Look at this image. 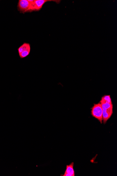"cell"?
Returning a JSON list of instances; mask_svg holds the SVG:
<instances>
[{
  "label": "cell",
  "instance_id": "obj_1",
  "mask_svg": "<svg viewBox=\"0 0 117 176\" xmlns=\"http://www.w3.org/2000/svg\"><path fill=\"white\" fill-rule=\"evenodd\" d=\"M55 2L57 4H59L61 1L59 0H34L31 3L30 8L26 12H30L33 11H39L41 9L43 6L47 2Z\"/></svg>",
  "mask_w": 117,
  "mask_h": 176
},
{
  "label": "cell",
  "instance_id": "obj_2",
  "mask_svg": "<svg viewBox=\"0 0 117 176\" xmlns=\"http://www.w3.org/2000/svg\"><path fill=\"white\" fill-rule=\"evenodd\" d=\"M91 109L92 116L97 119L102 124L103 120V109L101 103L99 102L97 104H94L91 108Z\"/></svg>",
  "mask_w": 117,
  "mask_h": 176
},
{
  "label": "cell",
  "instance_id": "obj_7",
  "mask_svg": "<svg viewBox=\"0 0 117 176\" xmlns=\"http://www.w3.org/2000/svg\"><path fill=\"white\" fill-rule=\"evenodd\" d=\"M100 101L105 102L111 103L112 102L111 96L110 95H105L101 98Z\"/></svg>",
  "mask_w": 117,
  "mask_h": 176
},
{
  "label": "cell",
  "instance_id": "obj_3",
  "mask_svg": "<svg viewBox=\"0 0 117 176\" xmlns=\"http://www.w3.org/2000/svg\"><path fill=\"white\" fill-rule=\"evenodd\" d=\"M19 57L24 58L28 56L31 52V46L28 43H24L18 49Z\"/></svg>",
  "mask_w": 117,
  "mask_h": 176
},
{
  "label": "cell",
  "instance_id": "obj_4",
  "mask_svg": "<svg viewBox=\"0 0 117 176\" xmlns=\"http://www.w3.org/2000/svg\"><path fill=\"white\" fill-rule=\"evenodd\" d=\"M34 0H19L18 3V10L21 13H26Z\"/></svg>",
  "mask_w": 117,
  "mask_h": 176
},
{
  "label": "cell",
  "instance_id": "obj_5",
  "mask_svg": "<svg viewBox=\"0 0 117 176\" xmlns=\"http://www.w3.org/2000/svg\"><path fill=\"white\" fill-rule=\"evenodd\" d=\"M113 113V109H103L102 119L104 124L110 118Z\"/></svg>",
  "mask_w": 117,
  "mask_h": 176
},
{
  "label": "cell",
  "instance_id": "obj_6",
  "mask_svg": "<svg viewBox=\"0 0 117 176\" xmlns=\"http://www.w3.org/2000/svg\"><path fill=\"white\" fill-rule=\"evenodd\" d=\"M74 162H72L69 165L66 166V170L63 175H62L61 176H75V172L74 171Z\"/></svg>",
  "mask_w": 117,
  "mask_h": 176
}]
</instances>
